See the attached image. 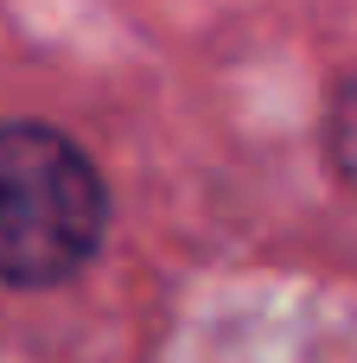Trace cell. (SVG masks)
Segmentation results:
<instances>
[{"instance_id": "cell-2", "label": "cell", "mask_w": 357, "mask_h": 363, "mask_svg": "<svg viewBox=\"0 0 357 363\" xmlns=\"http://www.w3.org/2000/svg\"><path fill=\"white\" fill-rule=\"evenodd\" d=\"M326 147H332V166H339V179L357 191V77L339 89V102H332V128H326Z\"/></svg>"}, {"instance_id": "cell-1", "label": "cell", "mask_w": 357, "mask_h": 363, "mask_svg": "<svg viewBox=\"0 0 357 363\" xmlns=\"http://www.w3.org/2000/svg\"><path fill=\"white\" fill-rule=\"evenodd\" d=\"M109 191L89 153L45 121H0V281L57 287L96 262Z\"/></svg>"}]
</instances>
